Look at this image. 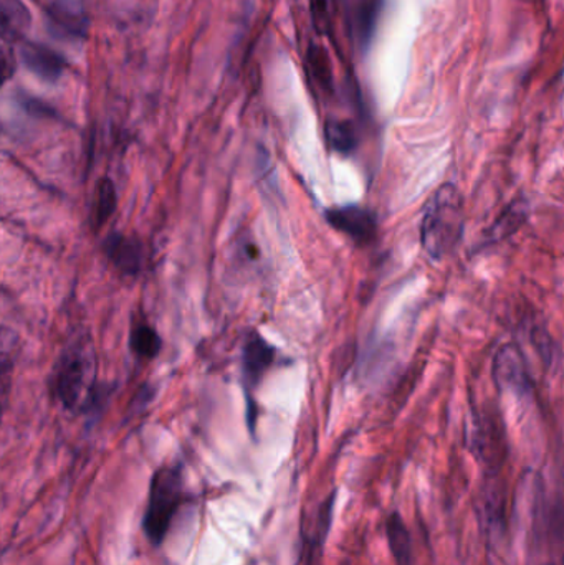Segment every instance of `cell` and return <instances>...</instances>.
I'll return each instance as SVG.
<instances>
[{"label": "cell", "instance_id": "obj_21", "mask_svg": "<svg viewBox=\"0 0 564 565\" xmlns=\"http://www.w3.org/2000/svg\"><path fill=\"white\" fill-rule=\"evenodd\" d=\"M562 565H564V557H563V561H562Z\"/></svg>", "mask_w": 564, "mask_h": 565}, {"label": "cell", "instance_id": "obj_1", "mask_svg": "<svg viewBox=\"0 0 564 565\" xmlns=\"http://www.w3.org/2000/svg\"><path fill=\"white\" fill-rule=\"evenodd\" d=\"M466 228L464 199L454 184H444L427 202L421 222V244L433 260H443L456 250Z\"/></svg>", "mask_w": 564, "mask_h": 565}, {"label": "cell", "instance_id": "obj_13", "mask_svg": "<svg viewBox=\"0 0 564 565\" xmlns=\"http://www.w3.org/2000/svg\"><path fill=\"white\" fill-rule=\"evenodd\" d=\"M0 9L3 39H17L29 29L30 13L22 0H0Z\"/></svg>", "mask_w": 564, "mask_h": 565}, {"label": "cell", "instance_id": "obj_11", "mask_svg": "<svg viewBox=\"0 0 564 565\" xmlns=\"http://www.w3.org/2000/svg\"><path fill=\"white\" fill-rule=\"evenodd\" d=\"M526 218H529V204L525 199H519L507 205L506 211L496 218L492 227L487 232L489 244H497L515 235L525 224Z\"/></svg>", "mask_w": 564, "mask_h": 565}, {"label": "cell", "instance_id": "obj_17", "mask_svg": "<svg viewBox=\"0 0 564 565\" xmlns=\"http://www.w3.org/2000/svg\"><path fill=\"white\" fill-rule=\"evenodd\" d=\"M118 204V194H116L115 182L111 179L105 178L98 182L95 192V211H93V218L96 225L105 224L113 212L116 211Z\"/></svg>", "mask_w": 564, "mask_h": 565}, {"label": "cell", "instance_id": "obj_8", "mask_svg": "<svg viewBox=\"0 0 564 565\" xmlns=\"http://www.w3.org/2000/svg\"><path fill=\"white\" fill-rule=\"evenodd\" d=\"M20 56L26 68L42 79L55 82L62 76L65 70V60L49 46L40 45V43H23L20 49Z\"/></svg>", "mask_w": 564, "mask_h": 565}, {"label": "cell", "instance_id": "obj_12", "mask_svg": "<svg viewBox=\"0 0 564 565\" xmlns=\"http://www.w3.org/2000/svg\"><path fill=\"white\" fill-rule=\"evenodd\" d=\"M386 536L394 563H396V565H413L411 534L400 514L394 513L387 518Z\"/></svg>", "mask_w": 564, "mask_h": 565}, {"label": "cell", "instance_id": "obj_20", "mask_svg": "<svg viewBox=\"0 0 564 565\" xmlns=\"http://www.w3.org/2000/svg\"><path fill=\"white\" fill-rule=\"evenodd\" d=\"M2 72H3V79H9L10 75H12L13 70H15V60H13L12 53H10V50L3 49V58H2Z\"/></svg>", "mask_w": 564, "mask_h": 565}, {"label": "cell", "instance_id": "obj_16", "mask_svg": "<svg viewBox=\"0 0 564 565\" xmlns=\"http://www.w3.org/2000/svg\"><path fill=\"white\" fill-rule=\"evenodd\" d=\"M131 351L142 359H152L161 351V339L149 324H136L129 338Z\"/></svg>", "mask_w": 564, "mask_h": 565}, {"label": "cell", "instance_id": "obj_3", "mask_svg": "<svg viewBox=\"0 0 564 565\" xmlns=\"http://www.w3.org/2000/svg\"><path fill=\"white\" fill-rule=\"evenodd\" d=\"M89 359L92 358L83 348L82 341L70 345L60 359L58 367H56L55 391L66 408L78 407L89 369H92Z\"/></svg>", "mask_w": 564, "mask_h": 565}, {"label": "cell", "instance_id": "obj_10", "mask_svg": "<svg viewBox=\"0 0 564 565\" xmlns=\"http://www.w3.org/2000/svg\"><path fill=\"white\" fill-rule=\"evenodd\" d=\"M383 0H357L351 10V32L361 49L366 50L376 32Z\"/></svg>", "mask_w": 564, "mask_h": 565}, {"label": "cell", "instance_id": "obj_7", "mask_svg": "<svg viewBox=\"0 0 564 565\" xmlns=\"http://www.w3.org/2000/svg\"><path fill=\"white\" fill-rule=\"evenodd\" d=\"M106 257L125 275H136L145 265V248L139 242L121 234H111L105 241Z\"/></svg>", "mask_w": 564, "mask_h": 565}, {"label": "cell", "instance_id": "obj_4", "mask_svg": "<svg viewBox=\"0 0 564 565\" xmlns=\"http://www.w3.org/2000/svg\"><path fill=\"white\" fill-rule=\"evenodd\" d=\"M493 381L502 394L525 398L533 392L525 355L519 345L506 344L493 359Z\"/></svg>", "mask_w": 564, "mask_h": 565}, {"label": "cell", "instance_id": "obj_9", "mask_svg": "<svg viewBox=\"0 0 564 565\" xmlns=\"http://www.w3.org/2000/svg\"><path fill=\"white\" fill-rule=\"evenodd\" d=\"M275 351L270 344L260 335L254 334L248 338L244 345V354H242V367L244 375L252 385L257 384L264 377L267 369L274 362Z\"/></svg>", "mask_w": 564, "mask_h": 565}, {"label": "cell", "instance_id": "obj_19", "mask_svg": "<svg viewBox=\"0 0 564 565\" xmlns=\"http://www.w3.org/2000/svg\"><path fill=\"white\" fill-rule=\"evenodd\" d=\"M334 6H337V0H311V17H313L315 29L324 33V35L331 32Z\"/></svg>", "mask_w": 564, "mask_h": 565}, {"label": "cell", "instance_id": "obj_5", "mask_svg": "<svg viewBox=\"0 0 564 565\" xmlns=\"http://www.w3.org/2000/svg\"><path fill=\"white\" fill-rule=\"evenodd\" d=\"M327 221L360 245L371 244L377 235L376 215L358 205L330 209L327 212Z\"/></svg>", "mask_w": 564, "mask_h": 565}, {"label": "cell", "instance_id": "obj_14", "mask_svg": "<svg viewBox=\"0 0 564 565\" xmlns=\"http://www.w3.org/2000/svg\"><path fill=\"white\" fill-rule=\"evenodd\" d=\"M328 145L334 152L340 154H351L357 149L358 135L353 122L344 121V119H331L327 122Z\"/></svg>", "mask_w": 564, "mask_h": 565}, {"label": "cell", "instance_id": "obj_15", "mask_svg": "<svg viewBox=\"0 0 564 565\" xmlns=\"http://www.w3.org/2000/svg\"><path fill=\"white\" fill-rule=\"evenodd\" d=\"M308 68L311 76L324 93L333 92V70H331L330 56L323 46L311 45L308 50Z\"/></svg>", "mask_w": 564, "mask_h": 565}, {"label": "cell", "instance_id": "obj_2", "mask_svg": "<svg viewBox=\"0 0 564 565\" xmlns=\"http://www.w3.org/2000/svg\"><path fill=\"white\" fill-rule=\"evenodd\" d=\"M188 500L184 478L178 467H161L156 470L149 483L148 507L142 518V531L149 543L155 546L164 543L175 514Z\"/></svg>", "mask_w": 564, "mask_h": 565}, {"label": "cell", "instance_id": "obj_18", "mask_svg": "<svg viewBox=\"0 0 564 565\" xmlns=\"http://www.w3.org/2000/svg\"><path fill=\"white\" fill-rule=\"evenodd\" d=\"M49 15L50 23L55 25V29L60 30V32L76 36L82 33V13H79V10L75 9V7L70 6L68 2L56 3V6H53L52 10H50Z\"/></svg>", "mask_w": 564, "mask_h": 565}, {"label": "cell", "instance_id": "obj_6", "mask_svg": "<svg viewBox=\"0 0 564 565\" xmlns=\"http://www.w3.org/2000/svg\"><path fill=\"white\" fill-rule=\"evenodd\" d=\"M334 494L327 498V501L318 508V516L313 526L311 521L305 520L301 527V551L297 565H315L318 554L327 540L331 526V514H333Z\"/></svg>", "mask_w": 564, "mask_h": 565}]
</instances>
